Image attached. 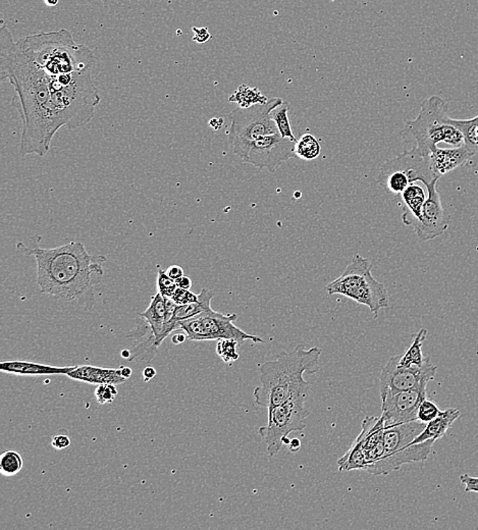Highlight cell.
Listing matches in <instances>:
<instances>
[{
	"instance_id": "39",
	"label": "cell",
	"mask_w": 478,
	"mask_h": 530,
	"mask_svg": "<svg viewBox=\"0 0 478 530\" xmlns=\"http://www.w3.org/2000/svg\"><path fill=\"white\" fill-rule=\"evenodd\" d=\"M166 274H168L171 279H175H175H180V277L185 276L184 270H182V266L180 265L170 266V267L166 270Z\"/></svg>"
},
{
	"instance_id": "10",
	"label": "cell",
	"mask_w": 478,
	"mask_h": 530,
	"mask_svg": "<svg viewBox=\"0 0 478 530\" xmlns=\"http://www.w3.org/2000/svg\"><path fill=\"white\" fill-rule=\"evenodd\" d=\"M308 398H298L268 409V423L258 430L267 448L268 456L274 457L284 446V439L306 428L310 411L305 407Z\"/></svg>"
},
{
	"instance_id": "37",
	"label": "cell",
	"mask_w": 478,
	"mask_h": 530,
	"mask_svg": "<svg viewBox=\"0 0 478 530\" xmlns=\"http://www.w3.org/2000/svg\"><path fill=\"white\" fill-rule=\"evenodd\" d=\"M51 446L55 450H64V449L69 448L71 446V439L65 435H54L53 441H51Z\"/></svg>"
},
{
	"instance_id": "12",
	"label": "cell",
	"mask_w": 478,
	"mask_h": 530,
	"mask_svg": "<svg viewBox=\"0 0 478 530\" xmlns=\"http://www.w3.org/2000/svg\"><path fill=\"white\" fill-rule=\"evenodd\" d=\"M400 355L392 356L383 367L380 378V396L390 392L416 389L436 378L437 366L427 357L423 366L408 369L399 365Z\"/></svg>"
},
{
	"instance_id": "41",
	"label": "cell",
	"mask_w": 478,
	"mask_h": 530,
	"mask_svg": "<svg viewBox=\"0 0 478 530\" xmlns=\"http://www.w3.org/2000/svg\"><path fill=\"white\" fill-rule=\"evenodd\" d=\"M157 376V371L153 367H146L143 371L144 382H150Z\"/></svg>"
},
{
	"instance_id": "19",
	"label": "cell",
	"mask_w": 478,
	"mask_h": 530,
	"mask_svg": "<svg viewBox=\"0 0 478 530\" xmlns=\"http://www.w3.org/2000/svg\"><path fill=\"white\" fill-rule=\"evenodd\" d=\"M69 378L90 385H121L127 382V378L121 376V369H101L92 365L77 366L73 371L67 374Z\"/></svg>"
},
{
	"instance_id": "29",
	"label": "cell",
	"mask_w": 478,
	"mask_h": 530,
	"mask_svg": "<svg viewBox=\"0 0 478 530\" xmlns=\"http://www.w3.org/2000/svg\"><path fill=\"white\" fill-rule=\"evenodd\" d=\"M288 110H290V105H288V102H283L281 105L277 106V107L272 110V112H270V117H272V119H274V123H276L279 135H281L283 138L297 141L296 138H295L294 134H293L290 119H288Z\"/></svg>"
},
{
	"instance_id": "14",
	"label": "cell",
	"mask_w": 478,
	"mask_h": 530,
	"mask_svg": "<svg viewBox=\"0 0 478 530\" xmlns=\"http://www.w3.org/2000/svg\"><path fill=\"white\" fill-rule=\"evenodd\" d=\"M427 385L407 391L390 392L382 395V411L385 428L417 420L419 405L426 399Z\"/></svg>"
},
{
	"instance_id": "27",
	"label": "cell",
	"mask_w": 478,
	"mask_h": 530,
	"mask_svg": "<svg viewBox=\"0 0 478 530\" xmlns=\"http://www.w3.org/2000/svg\"><path fill=\"white\" fill-rule=\"evenodd\" d=\"M229 101L237 103L239 107L246 108L267 102L268 98L261 93L258 88H252L242 84L236 90L233 95L230 96Z\"/></svg>"
},
{
	"instance_id": "3",
	"label": "cell",
	"mask_w": 478,
	"mask_h": 530,
	"mask_svg": "<svg viewBox=\"0 0 478 530\" xmlns=\"http://www.w3.org/2000/svg\"><path fill=\"white\" fill-rule=\"evenodd\" d=\"M321 350L317 347L306 349L298 345L293 351H283L266 361L259 369L261 385L254 390L256 405L270 408L298 398H308L311 385L304 373L319 371Z\"/></svg>"
},
{
	"instance_id": "34",
	"label": "cell",
	"mask_w": 478,
	"mask_h": 530,
	"mask_svg": "<svg viewBox=\"0 0 478 530\" xmlns=\"http://www.w3.org/2000/svg\"><path fill=\"white\" fill-rule=\"evenodd\" d=\"M117 394L116 385H99L95 390L96 400L100 405L112 404L116 400Z\"/></svg>"
},
{
	"instance_id": "1",
	"label": "cell",
	"mask_w": 478,
	"mask_h": 530,
	"mask_svg": "<svg viewBox=\"0 0 478 530\" xmlns=\"http://www.w3.org/2000/svg\"><path fill=\"white\" fill-rule=\"evenodd\" d=\"M0 80H8L19 97L22 121L20 153L22 157H44L62 128L51 100L49 74L22 53L6 25L0 30Z\"/></svg>"
},
{
	"instance_id": "15",
	"label": "cell",
	"mask_w": 478,
	"mask_h": 530,
	"mask_svg": "<svg viewBox=\"0 0 478 530\" xmlns=\"http://www.w3.org/2000/svg\"><path fill=\"white\" fill-rule=\"evenodd\" d=\"M439 180L425 186L427 188V198L423 205L420 220L416 223L413 229L415 234L421 242L434 240L442 236L450 225V216L444 208L441 195L437 189Z\"/></svg>"
},
{
	"instance_id": "32",
	"label": "cell",
	"mask_w": 478,
	"mask_h": 530,
	"mask_svg": "<svg viewBox=\"0 0 478 530\" xmlns=\"http://www.w3.org/2000/svg\"><path fill=\"white\" fill-rule=\"evenodd\" d=\"M157 289H159V292L162 296L168 298L173 297L178 289L175 279H171L166 274V270H161V268H159V274H157Z\"/></svg>"
},
{
	"instance_id": "25",
	"label": "cell",
	"mask_w": 478,
	"mask_h": 530,
	"mask_svg": "<svg viewBox=\"0 0 478 530\" xmlns=\"http://www.w3.org/2000/svg\"><path fill=\"white\" fill-rule=\"evenodd\" d=\"M453 123L463 135L464 145L472 153L470 166H478V114L469 119H453Z\"/></svg>"
},
{
	"instance_id": "23",
	"label": "cell",
	"mask_w": 478,
	"mask_h": 530,
	"mask_svg": "<svg viewBox=\"0 0 478 530\" xmlns=\"http://www.w3.org/2000/svg\"><path fill=\"white\" fill-rule=\"evenodd\" d=\"M401 196L405 204L404 212L401 218L404 225L413 227L420 220L423 205L427 196H426L425 189L416 184L409 185L402 192Z\"/></svg>"
},
{
	"instance_id": "42",
	"label": "cell",
	"mask_w": 478,
	"mask_h": 530,
	"mask_svg": "<svg viewBox=\"0 0 478 530\" xmlns=\"http://www.w3.org/2000/svg\"><path fill=\"white\" fill-rule=\"evenodd\" d=\"M288 449H290V451L292 453L299 452L300 449H301V442H300V439H291L290 444H288Z\"/></svg>"
},
{
	"instance_id": "22",
	"label": "cell",
	"mask_w": 478,
	"mask_h": 530,
	"mask_svg": "<svg viewBox=\"0 0 478 530\" xmlns=\"http://www.w3.org/2000/svg\"><path fill=\"white\" fill-rule=\"evenodd\" d=\"M139 317L145 320L154 336L155 345L159 347L166 339V333H164V326H166L164 297L159 292L155 294L151 299L147 309L144 312L139 313Z\"/></svg>"
},
{
	"instance_id": "33",
	"label": "cell",
	"mask_w": 478,
	"mask_h": 530,
	"mask_svg": "<svg viewBox=\"0 0 478 530\" xmlns=\"http://www.w3.org/2000/svg\"><path fill=\"white\" fill-rule=\"evenodd\" d=\"M439 413H441V410H439V406L426 398L419 405L417 420L423 423H428L434 420Z\"/></svg>"
},
{
	"instance_id": "46",
	"label": "cell",
	"mask_w": 478,
	"mask_h": 530,
	"mask_svg": "<svg viewBox=\"0 0 478 530\" xmlns=\"http://www.w3.org/2000/svg\"><path fill=\"white\" fill-rule=\"evenodd\" d=\"M121 357L126 358V359L130 360L131 356H132V353H131V350H123L121 351Z\"/></svg>"
},
{
	"instance_id": "43",
	"label": "cell",
	"mask_w": 478,
	"mask_h": 530,
	"mask_svg": "<svg viewBox=\"0 0 478 530\" xmlns=\"http://www.w3.org/2000/svg\"><path fill=\"white\" fill-rule=\"evenodd\" d=\"M186 340V333H175V335H173V337H171V340H173V343L175 345L182 344Z\"/></svg>"
},
{
	"instance_id": "45",
	"label": "cell",
	"mask_w": 478,
	"mask_h": 530,
	"mask_svg": "<svg viewBox=\"0 0 478 530\" xmlns=\"http://www.w3.org/2000/svg\"><path fill=\"white\" fill-rule=\"evenodd\" d=\"M121 376H123L124 378H127V380L128 378H131V376H132L133 373L132 369L126 366H121Z\"/></svg>"
},
{
	"instance_id": "30",
	"label": "cell",
	"mask_w": 478,
	"mask_h": 530,
	"mask_svg": "<svg viewBox=\"0 0 478 530\" xmlns=\"http://www.w3.org/2000/svg\"><path fill=\"white\" fill-rule=\"evenodd\" d=\"M24 467V460L20 453L8 451L0 456V472L4 477H15Z\"/></svg>"
},
{
	"instance_id": "6",
	"label": "cell",
	"mask_w": 478,
	"mask_h": 530,
	"mask_svg": "<svg viewBox=\"0 0 478 530\" xmlns=\"http://www.w3.org/2000/svg\"><path fill=\"white\" fill-rule=\"evenodd\" d=\"M448 110V103L442 97H428L421 103L418 116L406 123L401 135L406 141L414 142V148L423 155L430 154L439 143L451 147L463 145V135L453 123Z\"/></svg>"
},
{
	"instance_id": "7",
	"label": "cell",
	"mask_w": 478,
	"mask_h": 530,
	"mask_svg": "<svg viewBox=\"0 0 478 530\" xmlns=\"http://www.w3.org/2000/svg\"><path fill=\"white\" fill-rule=\"evenodd\" d=\"M328 295L340 294L367 306L374 317L383 308L389 307V294L383 283L372 274L369 258L355 254L338 279L326 286Z\"/></svg>"
},
{
	"instance_id": "20",
	"label": "cell",
	"mask_w": 478,
	"mask_h": 530,
	"mask_svg": "<svg viewBox=\"0 0 478 530\" xmlns=\"http://www.w3.org/2000/svg\"><path fill=\"white\" fill-rule=\"evenodd\" d=\"M77 366H53L41 363L27 362V361H2L0 371L4 373L17 374L22 376H67Z\"/></svg>"
},
{
	"instance_id": "13",
	"label": "cell",
	"mask_w": 478,
	"mask_h": 530,
	"mask_svg": "<svg viewBox=\"0 0 478 530\" xmlns=\"http://www.w3.org/2000/svg\"><path fill=\"white\" fill-rule=\"evenodd\" d=\"M296 142L283 138L279 133L259 137L252 142L249 152L243 161L252 164L258 170L266 168L270 173H274L283 162L296 157Z\"/></svg>"
},
{
	"instance_id": "31",
	"label": "cell",
	"mask_w": 478,
	"mask_h": 530,
	"mask_svg": "<svg viewBox=\"0 0 478 530\" xmlns=\"http://www.w3.org/2000/svg\"><path fill=\"white\" fill-rule=\"evenodd\" d=\"M239 342L236 340L223 339L218 340L216 345V353L220 356V359L227 364H232L240 358V354L237 352L239 346Z\"/></svg>"
},
{
	"instance_id": "16",
	"label": "cell",
	"mask_w": 478,
	"mask_h": 530,
	"mask_svg": "<svg viewBox=\"0 0 478 530\" xmlns=\"http://www.w3.org/2000/svg\"><path fill=\"white\" fill-rule=\"evenodd\" d=\"M436 442L434 439H430L423 443L405 446L367 466L364 471L373 475H387L406 464L425 462L430 457L432 446Z\"/></svg>"
},
{
	"instance_id": "4",
	"label": "cell",
	"mask_w": 478,
	"mask_h": 530,
	"mask_svg": "<svg viewBox=\"0 0 478 530\" xmlns=\"http://www.w3.org/2000/svg\"><path fill=\"white\" fill-rule=\"evenodd\" d=\"M22 53L51 76L93 71L97 58L89 47L74 41L69 31L40 32L18 41Z\"/></svg>"
},
{
	"instance_id": "8",
	"label": "cell",
	"mask_w": 478,
	"mask_h": 530,
	"mask_svg": "<svg viewBox=\"0 0 478 530\" xmlns=\"http://www.w3.org/2000/svg\"><path fill=\"white\" fill-rule=\"evenodd\" d=\"M279 97L268 99L267 102L250 107H237L230 114L229 141L237 157L244 160L252 142L259 137L279 133L276 123L270 117L272 110L283 103Z\"/></svg>"
},
{
	"instance_id": "9",
	"label": "cell",
	"mask_w": 478,
	"mask_h": 530,
	"mask_svg": "<svg viewBox=\"0 0 478 530\" xmlns=\"http://www.w3.org/2000/svg\"><path fill=\"white\" fill-rule=\"evenodd\" d=\"M436 180L430 170V157L421 154L415 148L387 160L378 175V184L394 195H401L415 182H421L427 186Z\"/></svg>"
},
{
	"instance_id": "28",
	"label": "cell",
	"mask_w": 478,
	"mask_h": 530,
	"mask_svg": "<svg viewBox=\"0 0 478 530\" xmlns=\"http://www.w3.org/2000/svg\"><path fill=\"white\" fill-rule=\"evenodd\" d=\"M321 152L319 140L314 135H302L301 138L298 139L295 146V155L297 159L302 160H314L319 157Z\"/></svg>"
},
{
	"instance_id": "26",
	"label": "cell",
	"mask_w": 478,
	"mask_h": 530,
	"mask_svg": "<svg viewBox=\"0 0 478 530\" xmlns=\"http://www.w3.org/2000/svg\"><path fill=\"white\" fill-rule=\"evenodd\" d=\"M427 336V329H421L415 336L411 346L408 348L404 355H400L399 365L408 369H417L423 366L427 357L423 354V345Z\"/></svg>"
},
{
	"instance_id": "17",
	"label": "cell",
	"mask_w": 478,
	"mask_h": 530,
	"mask_svg": "<svg viewBox=\"0 0 478 530\" xmlns=\"http://www.w3.org/2000/svg\"><path fill=\"white\" fill-rule=\"evenodd\" d=\"M430 170L436 179L456 170L460 166H470L472 153L465 145L452 148H436L428 154Z\"/></svg>"
},
{
	"instance_id": "47",
	"label": "cell",
	"mask_w": 478,
	"mask_h": 530,
	"mask_svg": "<svg viewBox=\"0 0 478 530\" xmlns=\"http://www.w3.org/2000/svg\"><path fill=\"white\" fill-rule=\"evenodd\" d=\"M45 4H46V6H58V2H60V0H44Z\"/></svg>"
},
{
	"instance_id": "44",
	"label": "cell",
	"mask_w": 478,
	"mask_h": 530,
	"mask_svg": "<svg viewBox=\"0 0 478 530\" xmlns=\"http://www.w3.org/2000/svg\"><path fill=\"white\" fill-rule=\"evenodd\" d=\"M209 125H211V127H213L214 130H218V128H222V126L223 125V119H211V121H209Z\"/></svg>"
},
{
	"instance_id": "21",
	"label": "cell",
	"mask_w": 478,
	"mask_h": 530,
	"mask_svg": "<svg viewBox=\"0 0 478 530\" xmlns=\"http://www.w3.org/2000/svg\"><path fill=\"white\" fill-rule=\"evenodd\" d=\"M214 293L208 289H202L201 292L198 294V300L186 305H178L175 309V314L168 324L164 326V333L168 338L173 331H177L175 326L181 320L188 319V318L196 317L206 311L213 310L211 308V300L213 299Z\"/></svg>"
},
{
	"instance_id": "18",
	"label": "cell",
	"mask_w": 478,
	"mask_h": 530,
	"mask_svg": "<svg viewBox=\"0 0 478 530\" xmlns=\"http://www.w3.org/2000/svg\"><path fill=\"white\" fill-rule=\"evenodd\" d=\"M426 423L413 420L385 428V432H383L385 456L409 446L423 432Z\"/></svg>"
},
{
	"instance_id": "5",
	"label": "cell",
	"mask_w": 478,
	"mask_h": 530,
	"mask_svg": "<svg viewBox=\"0 0 478 530\" xmlns=\"http://www.w3.org/2000/svg\"><path fill=\"white\" fill-rule=\"evenodd\" d=\"M92 72L62 76L49 74L51 100L62 128L74 130L93 119L100 96Z\"/></svg>"
},
{
	"instance_id": "24",
	"label": "cell",
	"mask_w": 478,
	"mask_h": 530,
	"mask_svg": "<svg viewBox=\"0 0 478 530\" xmlns=\"http://www.w3.org/2000/svg\"><path fill=\"white\" fill-rule=\"evenodd\" d=\"M460 415H461V412L457 408H449L446 411H441V413L437 415L434 420L426 423L423 432L410 445L423 443V442L430 441V439L437 441V439H442L446 434L449 428H452L455 421L459 418Z\"/></svg>"
},
{
	"instance_id": "38",
	"label": "cell",
	"mask_w": 478,
	"mask_h": 530,
	"mask_svg": "<svg viewBox=\"0 0 478 530\" xmlns=\"http://www.w3.org/2000/svg\"><path fill=\"white\" fill-rule=\"evenodd\" d=\"M462 484H465V491H474L478 493V477H470L468 475H463L460 477Z\"/></svg>"
},
{
	"instance_id": "35",
	"label": "cell",
	"mask_w": 478,
	"mask_h": 530,
	"mask_svg": "<svg viewBox=\"0 0 478 530\" xmlns=\"http://www.w3.org/2000/svg\"><path fill=\"white\" fill-rule=\"evenodd\" d=\"M171 299L175 301V303L177 304V305H186V304L197 301L198 295H196L195 293L191 292L190 290L178 288L177 290H175V294L171 297Z\"/></svg>"
},
{
	"instance_id": "11",
	"label": "cell",
	"mask_w": 478,
	"mask_h": 530,
	"mask_svg": "<svg viewBox=\"0 0 478 530\" xmlns=\"http://www.w3.org/2000/svg\"><path fill=\"white\" fill-rule=\"evenodd\" d=\"M238 315L223 314L213 310L206 311L201 314L181 320L178 322L175 329H182L190 340L202 342V340H218L232 339L238 340L239 344H244L247 340L260 344L265 340L257 336L249 335L238 326H234Z\"/></svg>"
},
{
	"instance_id": "36",
	"label": "cell",
	"mask_w": 478,
	"mask_h": 530,
	"mask_svg": "<svg viewBox=\"0 0 478 530\" xmlns=\"http://www.w3.org/2000/svg\"><path fill=\"white\" fill-rule=\"evenodd\" d=\"M192 31L194 32L193 41L200 43V44L208 42L211 39V37H213L206 27H202V28L193 27Z\"/></svg>"
},
{
	"instance_id": "2",
	"label": "cell",
	"mask_w": 478,
	"mask_h": 530,
	"mask_svg": "<svg viewBox=\"0 0 478 530\" xmlns=\"http://www.w3.org/2000/svg\"><path fill=\"white\" fill-rule=\"evenodd\" d=\"M41 237L35 236L30 244L18 243L17 249L35 258L37 284L42 294L65 301H77L87 308L94 303V286L105 274V255L90 254L81 242L55 248H40Z\"/></svg>"
},
{
	"instance_id": "40",
	"label": "cell",
	"mask_w": 478,
	"mask_h": 530,
	"mask_svg": "<svg viewBox=\"0 0 478 530\" xmlns=\"http://www.w3.org/2000/svg\"><path fill=\"white\" fill-rule=\"evenodd\" d=\"M178 288L186 289V290H191L192 281L190 277L182 276L180 279H175Z\"/></svg>"
}]
</instances>
